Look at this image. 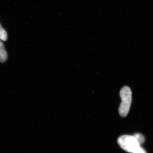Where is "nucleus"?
I'll return each instance as SVG.
<instances>
[{"label": "nucleus", "instance_id": "obj_1", "mask_svg": "<svg viewBox=\"0 0 153 153\" xmlns=\"http://www.w3.org/2000/svg\"><path fill=\"white\" fill-rule=\"evenodd\" d=\"M121 102L119 109L120 114L122 117H126L128 114L131 105L132 92L128 86H124L120 91Z\"/></svg>", "mask_w": 153, "mask_h": 153}, {"label": "nucleus", "instance_id": "obj_2", "mask_svg": "<svg viewBox=\"0 0 153 153\" xmlns=\"http://www.w3.org/2000/svg\"><path fill=\"white\" fill-rule=\"evenodd\" d=\"M118 143L123 149L129 153H135L140 147L133 136H122L119 138Z\"/></svg>", "mask_w": 153, "mask_h": 153}, {"label": "nucleus", "instance_id": "obj_5", "mask_svg": "<svg viewBox=\"0 0 153 153\" xmlns=\"http://www.w3.org/2000/svg\"><path fill=\"white\" fill-rule=\"evenodd\" d=\"M0 39L3 41H6L7 39V34L5 31L1 26L0 24Z\"/></svg>", "mask_w": 153, "mask_h": 153}, {"label": "nucleus", "instance_id": "obj_6", "mask_svg": "<svg viewBox=\"0 0 153 153\" xmlns=\"http://www.w3.org/2000/svg\"><path fill=\"white\" fill-rule=\"evenodd\" d=\"M135 153H147L146 151L143 148L140 147Z\"/></svg>", "mask_w": 153, "mask_h": 153}, {"label": "nucleus", "instance_id": "obj_4", "mask_svg": "<svg viewBox=\"0 0 153 153\" xmlns=\"http://www.w3.org/2000/svg\"><path fill=\"white\" fill-rule=\"evenodd\" d=\"M133 136L134 137L136 140L137 142L140 145L142 144L144 142L145 137L142 134L137 133L134 134Z\"/></svg>", "mask_w": 153, "mask_h": 153}, {"label": "nucleus", "instance_id": "obj_3", "mask_svg": "<svg viewBox=\"0 0 153 153\" xmlns=\"http://www.w3.org/2000/svg\"><path fill=\"white\" fill-rule=\"evenodd\" d=\"M7 54L4 44L0 41V62L4 63L7 60Z\"/></svg>", "mask_w": 153, "mask_h": 153}]
</instances>
